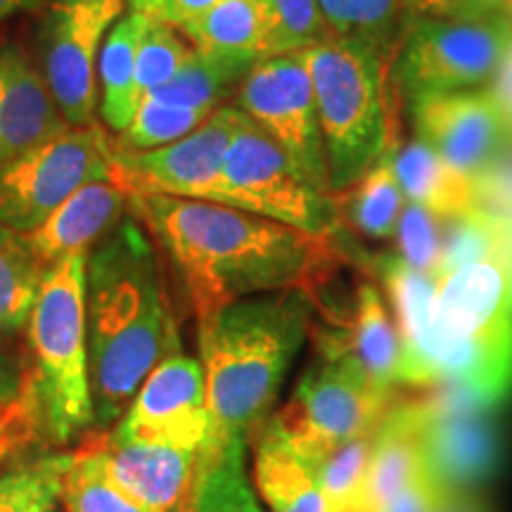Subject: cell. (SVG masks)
I'll use <instances>...</instances> for the list:
<instances>
[{"label": "cell", "instance_id": "cell-1", "mask_svg": "<svg viewBox=\"0 0 512 512\" xmlns=\"http://www.w3.org/2000/svg\"><path fill=\"white\" fill-rule=\"evenodd\" d=\"M128 207L171 259L197 318L259 294H316L342 259L332 238L228 204L136 195Z\"/></svg>", "mask_w": 512, "mask_h": 512}, {"label": "cell", "instance_id": "cell-2", "mask_svg": "<svg viewBox=\"0 0 512 512\" xmlns=\"http://www.w3.org/2000/svg\"><path fill=\"white\" fill-rule=\"evenodd\" d=\"M86 339L95 427H114L140 384L181 351L155 240L136 214L86 256Z\"/></svg>", "mask_w": 512, "mask_h": 512}, {"label": "cell", "instance_id": "cell-3", "mask_svg": "<svg viewBox=\"0 0 512 512\" xmlns=\"http://www.w3.org/2000/svg\"><path fill=\"white\" fill-rule=\"evenodd\" d=\"M313 316L316 294L285 290L240 299L197 318L211 415L207 448L249 441L271 418L294 358L313 330Z\"/></svg>", "mask_w": 512, "mask_h": 512}, {"label": "cell", "instance_id": "cell-4", "mask_svg": "<svg viewBox=\"0 0 512 512\" xmlns=\"http://www.w3.org/2000/svg\"><path fill=\"white\" fill-rule=\"evenodd\" d=\"M86 256L50 266L27 320V368L12 413L27 439L64 446L95 427L86 339Z\"/></svg>", "mask_w": 512, "mask_h": 512}, {"label": "cell", "instance_id": "cell-5", "mask_svg": "<svg viewBox=\"0 0 512 512\" xmlns=\"http://www.w3.org/2000/svg\"><path fill=\"white\" fill-rule=\"evenodd\" d=\"M316 93L332 195L351 188L392 147L387 50L325 38L302 50Z\"/></svg>", "mask_w": 512, "mask_h": 512}, {"label": "cell", "instance_id": "cell-6", "mask_svg": "<svg viewBox=\"0 0 512 512\" xmlns=\"http://www.w3.org/2000/svg\"><path fill=\"white\" fill-rule=\"evenodd\" d=\"M209 202L252 211L318 238H332L342 228L335 195L313 188L247 114L230 140Z\"/></svg>", "mask_w": 512, "mask_h": 512}, {"label": "cell", "instance_id": "cell-7", "mask_svg": "<svg viewBox=\"0 0 512 512\" xmlns=\"http://www.w3.org/2000/svg\"><path fill=\"white\" fill-rule=\"evenodd\" d=\"M394 401V389L375 384L347 358L318 354L271 422L316 467L337 446L373 430Z\"/></svg>", "mask_w": 512, "mask_h": 512}, {"label": "cell", "instance_id": "cell-8", "mask_svg": "<svg viewBox=\"0 0 512 512\" xmlns=\"http://www.w3.org/2000/svg\"><path fill=\"white\" fill-rule=\"evenodd\" d=\"M512 41V17H418L396 57V81L408 100L475 91L494 79Z\"/></svg>", "mask_w": 512, "mask_h": 512}, {"label": "cell", "instance_id": "cell-9", "mask_svg": "<svg viewBox=\"0 0 512 512\" xmlns=\"http://www.w3.org/2000/svg\"><path fill=\"white\" fill-rule=\"evenodd\" d=\"M112 143L98 126H69L0 166V223L27 235L76 190L110 178Z\"/></svg>", "mask_w": 512, "mask_h": 512}, {"label": "cell", "instance_id": "cell-10", "mask_svg": "<svg viewBox=\"0 0 512 512\" xmlns=\"http://www.w3.org/2000/svg\"><path fill=\"white\" fill-rule=\"evenodd\" d=\"M235 105L292 159L313 188L332 195L316 93L302 53L256 62L235 93Z\"/></svg>", "mask_w": 512, "mask_h": 512}, {"label": "cell", "instance_id": "cell-11", "mask_svg": "<svg viewBox=\"0 0 512 512\" xmlns=\"http://www.w3.org/2000/svg\"><path fill=\"white\" fill-rule=\"evenodd\" d=\"M126 0H53L41 29V74L69 126H91L102 41Z\"/></svg>", "mask_w": 512, "mask_h": 512}, {"label": "cell", "instance_id": "cell-12", "mask_svg": "<svg viewBox=\"0 0 512 512\" xmlns=\"http://www.w3.org/2000/svg\"><path fill=\"white\" fill-rule=\"evenodd\" d=\"M245 112L228 102L188 136L155 150H119L112 145L110 181L136 195L211 200L223 159Z\"/></svg>", "mask_w": 512, "mask_h": 512}, {"label": "cell", "instance_id": "cell-13", "mask_svg": "<svg viewBox=\"0 0 512 512\" xmlns=\"http://www.w3.org/2000/svg\"><path fill=\"white\" fill-rule=\"evenodd\" d=\"M425 418V465L446 489L475 491L503 458L496 403L463 387L434 384L418 399Z\"/></svg>", "mask_w": 512, "mask_h": 512}, {"label": "cell", "instance_id": "cell-14", "mask_svg": "<svg viewBox=\"0 0 512 512\" xmlns=\"http://www.w3.org/2000/svg\"><path fill=\"white\" fill-rule=\"evenodd\" d=\"M124 441H157L204 451L211 439L202 363L176 351L140 384L131 406L110 432Z\"/></svg>", "mask_w": 512, "mask_h": 512}, {"label": "cell", "instance_id": "cell-15", "mask_svg": "<svg viewBox=\"0 0 512 512\" xmlns=\"http://www.w3.org/2000/svg\"><path fill=\"white\" fill-rule=\"evenodd\" d=\"M420 143L465 176L482 178L503 155L510 133L486 88L408 100Z\"/></svg>", "mask_w": 512, "mask_h": 512}, {"label": "cell", "instance_id": "cell-16", "mask_svg": "<svg viewBox=\"0 0 512 512\" xmlns=\"http://www.w3.org/2000/svg\"><path fill=\"white\" fill-rule=\"evenodd\" d=\"M320 356L347 358L384 389L403 384V339L399 325L373 283H358L347 311L325 313L313 328Z\"/></svg>", "mask_w": 512, "mask_h": 512}, {"label": "cell", "instance_id": "cell-17", "mask_svg": "<svg viewBox=\"0 0 512 512\" xmlns=\"http://www.w3.org/2000/svg\"><path fill=\"white\" fill-rule=\"evenodd\" d=\"M107 472L147 512H185L192 505L202 453L157 441H124L102 434Z\"/></svg>", "mask_w": 512, "mask_h": 512}, {"label": "cell", "instance_id": "cell-18", "mask_svg": "<svg viewBox=\"0 0 512 512\" xmlns=\"http://www.w3.org/2000/svg\"><path fill=\"white\" fill-rule=\"evenodd\" d=\"M67 128L41 69L19 46H0V166Z\"/></svg>", "mask_w": 512, "mask_h": 512}, {"label": "cell", "instance_id": "cell-19", "mask_svg": "<svg viewBox=\"0 0 512 512\" xmlns=\"http://www.w3.org/2000/svg\"><path fill=\"white\" fill-rule=\"evenodd\" d=\"M128 207V195L110 178L93 181L62 202L36 230L24 235L38 264L50 268L74 254H86L117 226Z\"/></svg>", "mask_w": 512, "mask_h": 512}, {"label": "cell", "instance_id": "cell-20", "mask_svg": "<svg viewBox=\"0 0 512 512\" xmlns=\"http://www.w3.org/2000/svg\"><path fill=\"white\" fill-rule=\"evenodd\" d=\"M425 470V418L418 399L394 401L375 432L373 460L361 510L382 512Z\"/></svg>", "mask_w": 512, "mask_h": 512}, {"label": "cell", "instance_id": "cell-21", "mask_svg": "<svg viewBox=\"0 0 512 512\" xmlns=\"http://www.w3.org/2000/svg\"><path fill=\"white\" fill-rule=\"evenodd\" d=\"M254 489L271 512H332L316 467L294 451L268 418L252 434Z\"/></svg>", "mask_w": 512, "mask_h": 512}, {"label": "cell", "instance_id": "cell-22", "mask_svg": "<svg viewBox=\"0 0 512 512\" xmlns=\"http://www.w3.org/2000/svg\"><path fill=\"white\" fill-rule=\"evenodd\" d=\"M202 55L256 64L271 53L273 12L268 0H219L178 29Z\"/></svg>", "mask_w": 512, "mask_h": 512}, {"label": "cell", "instance_id": "cell-23", "mask_svg": "<svg viewBox=\"0 0 512 512\" xmlns=\"http://www.w3.org/2000/svg\"><path fill=\"white\" fill-rule=\"evenodd\" d=\"M394 171L408 202L430 209L441 219H456L482 207V183L453 169L418 138L392 150Z\"/></svg>", "mask_w": 512, "mask_h": 512}, {"label": "cell", "instance_id": "cell-24", "mask_svg": "<svg viewBox=\"0 0 512 512\" xmlns=\"http://www.w3.org/2000/svg\"><path fill=\"white\" fill-rule=\"evenodd\" d=\"M143 15L128 10L107 31L98 57L100 114L114 133H124L140 100L136 91V48Z\"/></svg>", "mask_w": 512, "mask_h": 512}, {"label": "cell", "instance_id": "cell-25", "mask_svg": "<svg viewBox=\"0 0 512 512\" xmlns=\"http://www.w3.org/2000/svg\"><path fill=\"white\" fill-rule=\"evenodd\" d=\"M335 202L342 226L370 240L394 238L408 200L396 178L392 147L351 188L337 192Z\"/></svg>", "mask_w": 512, "mask_h": 512}, {"label": "cell", "instance_id": "cell-26", "mask_svg": "<svg viewBox=\"0 0 512 512\" xmlns=\"http://www.w3.org/2000/svg\"><path fill=\"white\" fill-rule=\"evenodd\" d=\"M247 441H226L202 453L192 491L195 512H264L245 470Z\"/></svg>", "mask_w": 512, "mask_h": 512}, {"label": "cell", "instance_id": "cell-27", "mask_svg": "<svg viewBox=\"0 0 512 512\" xmlns=\"http://www.w3.org/2000/svg\"><path fill=\"white\" fill-rule=\"evenodd\" d=\"M252 67L254 64L249 62L221 60V57L202 55L195 50L181 72L150 95L169 105L214 114L219 107L228 105L230 95L238 93L240 83L245 81Z\"/></svg>", "mask_w": 512, "mask_h": 512}, {"label": "cell", "instance_id": "cell-28", "mask_svg": "<svg viewBox=\"0 0 512 512\" xmlns=\"http://www.w3.org/2000/svg\"><path fill=\"white\" fill-rule=\"evenodd\" d=\"M62 512H147L114 482L93 437L67 453L62 475Z\"/></svg>", "mask_w": 512, "mask_h": 512}, {"label": "cell", "instance_id": "cell-29", "mask_svg": "<svg viewBox=\"0 0 512 512\" xmlns=\"http://www.w3.org/2000/svg\"><path fill=\"white\" fill-rule=\"evenodd\" d=\"M46 271L24 235L0 223V339L27 328Z\"/></svg>", "mask_w": 512, "mask_h": 512}, {"label": "cell", "instance_id": "cell-30", "mask_svg": "<svg viewBox=\"0 0 512 512\" xmlns=\"http://www.w3.org/2000/svg\"><path fill=\"white\" fill-rule=\"evenodd\" d=\"M377 425L373 430L358 434L347 444L337 446L316 465L318 482L323 486V494L328 498L332 512L361 510L370 475V460H373Z\"/></svg>", "mask_w": 512, "mask_h": 512}, {"label": "cell", "instance_id": "cell-31", "mask_svg": "<svg viewBox=\"0 0 512 512\" xmlns=\"http://www.w3.org/2000/svg\"><path fill=\"white\" fill-rule=\"evenodd\" d=\"M67 453L38 458L0 477V512H62Z\"/></svg>", "mask_w": 512, "mask_h": 512}, {"label": "cell", "instance_id": "cell-32", "mask_svg": "<svg viewBox=\"0 0 512 512\" xmlns=\"http://www.w3.org/2000/svg\"><path fill=\"white\" fill-rule=\"evenodd\" d=\"M195 55V48L176 27L143 17L136 48V91L138 100L155 93L181 72V67Z\"/></svg>", "mask_w": 512, "mask_h": 512}, {"label": "cell", "instance_id": "cell-33", "mask_svg": "<svg viewBox=\"0 0 512 512\" xmlns=\"http://www.w3.org/2000/svg\"><path fill=\"white\" fill-rule=\"evenodd\" d=\"M403 0H318L328 34L387 50Z\"/></svg>", "mask_w": 512, "mask_h": 512}, {"label": "cell", "instance_id": "cell-34", "mask_svg": "<svg viewBox=\"0 0 512 512\" xmlns=\"http://www.w3.org/2000/svg\"><path fill=\"white\" fill-rule=\"evenodd\" d=\"M211 114L162 102L152 95L140 100L136 114L124 133H119V150H155L188 136Z\"/></svg>", "mask_w": 512, "mask_h": 512}, {"label": "cell", "instance_id": "cell-35", "mask_svg": "<svg viewBox=\"0 0 512 512\" xmlns=\"http://www.w3.org/2000/svg\"><path fill=\"white\" fill-rule=\"evenodd\" d=\"M446 219L415 202H406L396 226V254L415 271L437 278L441 252H444Z\"/></svg>", "mask_w": 512, "mask_h": 512}, {"label": "cell", "instance_id": "cell-36", "mask_svg": "<svg viewBox=\"0 0 512 512\" xmlns=\"http://www.w3.org/2000/svg\"><path fill=\"white\" fill-rule=\"evenodd\" d=\"M268 3L273 12V36L268 57L302 53V50L330 38L318 0H268Z\"/></svg>", "mask_w": 512, "mask_h": 512}, {"label": "cell", "instance_id": "cell-37", "mask_svg": "<svg viewBox=\"0 0 512 512\" xmlns=\"http://www.w3.org/2000/svg\"><path fill=\"white\" fill-rule=\"evenodd\" d=\"M413 19L418 17H512V0H403Z\"/></svg>", "mask_w": 512, "mask_h": 512}, {"label": "cell", "instance_id": "cell-38", "mask_svg": "<svg viewBox=\"0 0 512 512\" xmlns=\"http://www.w3.org/2000/svg\"><path fill=\"white\" fill-rule=\"evenodd\" d=\"M448 491L451 489H446L425 465V470L403 486L382 512H437Z\"/></svg>", "mask_w": 512, "mask_h": 512}, {"label": "cell", "instance_id": "cell-39", "mask_svg": "<svg viewBox=\"0 0 512 512\" xmlns=\"http://www.w3.org/2000/svg\"><path fill=\"white\" fill-rule=\"evenodd\" d=\"M219 0H126V5L138 15L157 19V22L169 24V27L183 29L185 24L195 22Z\"/></svg>", "mask_w": 512, "mask_h": 512}, {"label": "cell", "instance_id": "cell-40", "mask_svg": "<svg viewBox=\"0 0 512 512\" xmlns=\"http://www.w3.org/2000/svg\"><path fill=\"white\" fill-rule=\"evenodd\" d=\"M486 93L494 98L498 112H501L505 128H508L510 140H512V41H510L508 50H505L501 67L496 69L494 79H491L489 86H486Z\"/></svg>", "mask_w": 512, "mask_h": 512}, {"label": "cell", "instance_id": "cell-41", "mask_svg": "<svg viewBox=\"0 0 512 512\" xmlns=\"http://www.w3.org/2000/svg\"><path fill=\"white\" fill-rule=\"evenodd\" d=\"M19 387H22V368L10 366L0 358V413L17 401Z\"/></svg>", "mask_w": 512, "mask_h": 512}, {"label": "cell", "instance_id": "cell-42", "mask_svg": "<svg viewBox=\"0 0 512 512\" xmlns=\"http://www.w3.org/2000/svg\"><path fill=\"white\" fill-rule=\"evenodd\" d=\"M437 512H491L475 491H448Z\"/></svg>", "mask_w": 512, "mask_h": 512}, {"label": "cell", "instance_id": "cell-43", "mask_svg": "<svg viewBox=\"0 0 512 512\" xmlns=\"http://www.w3.org/2000/svg\"><path fill=\"white\" fill-rule=\"evenodd\" d=\"M22 439L27 437H24L15 413H12L10 408H5V411L0 413V460H3V456H8L12 448L17 446V441Z\"/></svg>", "mask_w": 512, "mask_h": 512}, {"label": "cell", "instance_id": "cell-44", "mask_svg": "<svg viewBox=\"0 0 512 512\" xmlns=\"http://www.w3.org/2000/svg\"><path fill=\"white\" fill-rule=\"evenodd\" d=\"M41 3L43 0H0V22L12 15H17V12L36 10Z\"/></svg>", "mask_w": 512, "mask_h": 512}, {"label": "cell", "instance_id": "cell-45", "mask_svg": "<svg viewBox=\"0 0 512 512\" xmlns=\"http://www.w3.org/2000/svg\"><path fill=\"white\" fill-rule=\"evenodd\" d=\"M185 512H195V510H192V505H190V508H188V510H185Z\"/></svg>", "mask_w": 512, "mask_h": 512}, {"label": "cell", "instance_id": "cell-46", "mask_svg": "<svg viewBox=\"0 0 512 512\" xmlns=\"http://www.w3.org/2000/svg\"><path fill=\"white\" fill-rule=\"evenodd\" d=\"M361 512H377V510H361Z\"/></svg>", "mask_w": 512, "mask_h": 512}, {"label": "cell", "instance_id": "cell-47", "mask_svg": "<svg viewBox=\"0 0 512 512\" xmlns=\"http://www.w3.org/2000/svg\"><path fill=\"white\" fill-rule=\"evenodd\" d=\"M347 512H361V510H347Z\"/></svg>", "mask_w": 512, "mask_h": 512}]
</instances>
